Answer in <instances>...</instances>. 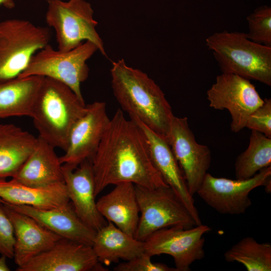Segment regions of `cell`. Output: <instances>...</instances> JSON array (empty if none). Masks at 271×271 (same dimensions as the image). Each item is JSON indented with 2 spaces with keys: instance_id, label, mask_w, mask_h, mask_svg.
<instances>
[{
  "instance_id": "ac0fdd59",
  "label": "cell",
  "mask_w": 271,
  "mask_h": 271,
  "mask_svg": "<svg viewBox=\"0 0 271 271\" xmlns=\"http://www.w3.org/2000/svg\"><path fill=\"white\" fill-rule=\"evenodd\" d=\"M14 210L27 214L63 238L92 246L96 231L87 226L78 216L72 203L41 209L26 205L8 204Z\"/></svg>"
},
{
  "instance_id": "7a4b0ae2",
  "label": "cell",
  "mask_w": 271,
  "mask_h": 271,
  "mask_svg": "<svg viewBox=\"0 0 271 271\" xmlns=\"http://www.w3.org/2000/svg\"><path fill=\"white\" fill-rule=\"evenodd\" d=\"M111 87L121 110L166 138L174 114L159 86L140 70L127 66L123 59L113 62Z\"/></svg>"
},
{
  "instance_id": "ba28073f",
  "label": "cell",
  "mask_w": 271,
  "mask_h": 271,
  "mask_svg": "<svg viewBox=\"0 0 271 271\" xmlns=\"http://www.w3.org/2000/svg\"><path fill=\"white\" fill-rule=\"evenodd\" d=\"M140 218L134 237L144 241L155 232L169 227L190 228L193 217L168 185L149 188L134 185Z\"/></svg>"
},
{
  "instance_id": "ffe728a7",
  "label": "cell",
  "mask_w": 271,
  "mask_h": 271,
  "mask_svg": "<svg viewBox=\"0 0 271 271\" xmlns=\"http://www.w3.org/2000/svg\"><path fill=\"white\" fill-rule=\"evenodd\" d=\"M96 201L97 209L107 221L134 237L140 218L134 184L121 182Z\"/></svg>"
},
{
  "instance_id": "d4e9b609",
  "label": "cell",
  "mask_w": 271,
  "mask_h": 271,
  "mask_svg": "<svg viewBox=\"0 0 271 271\" xmlns=\"http://www.w3.org/2000/svg\"><path fill=\"white\" fill-rule=\"evenodd\" d=\"M269 166H271V138L251 130L247 149L237 157L235 163L236 179L250 178Z\"/></svg>"
},
{
  "instance_id": "5b68a950",
  "label": "cell",
  "mask_w": 271,
  "mask_h": 271,
  "mask_svg": "<svg viewBox=\"0 0 271 271\" xmlns=\"http://www.w3.org/2000/svg\"><path fill=\"white\" fill-rule=\"evenodd\" d=\"M49 29L20 19L0 22V83L18 77L32 57L49 44Z\"/></svg>"
},
{
  "instance_id": "e0dca14e",
  "label": "cell",
  "mask_w": 271,
  "mask_h": 271,
  "mask_svg": "<svg viewBox=\"0 0 271 271\" xmlns=\"http://www.w3.org/2000/svg\"><path fill=\"white\" fill-rule=\"evenodd\" d=\"M14 229L15 262L21 266L52 247L61 237L29 215L17 211L0 200Z\"/></svg>"
},
{
  "instance_id": "d6986e66",
  "label": "cell",
  "mask_w": 271,
  "mask_h": 271,
  "mask_svg": "<svg viewBox=\"0 0 271 271\" xmlns=\"http://www.w3.org/2000/svg\"><path fill=\"white\" fill-rule=\"evenodd\" d=\"M12 179L33 187L64 182L62 165L55 148L38 136L32 152Z\"/></svg>"
},
{
  "instance_id": "f546056e",
  "label": "cell",
  "mask_w": 271,
  "mask_h": 271,
  "mask_svg": "<svg viewBox=\"0 0 271 271\" xmlns=\"http://www.w3.org/2000/svg\"><path fill=\"white\" fill-rule=\"evenodd\" d=\"M15 237L13 224L0 202V254L13 258Z\"/></svg>"
},
{
  "instance_id": "4316f807",
  "label": "cell",
  "mask_w": 271,
  "mask_h": 271,
  "mask_svg": "<svg viewBox=\"0 0 271 271\" xmlns=\"http://www.w3.org/2000/svg\"><path fill=\"white\" fill-rule=\"evenodd\" d=\"M248 31L246 33L251 41L271 47V8L260 7L246 18Z\"/></svg>"
},
{
  "instance_id": "1f68e13d",
  "label": "cell",
  "mask_w": 271,
  "mask_h": 271,
  "mask_svg": "<svg viewBox=\"0 0 271 271\" xmlns=\"http://www.w3.org/2000/svg\"><path fill=\"white\" fill-rule=\"evenodd\" d=\"M0 6L12 9L15 7V0H0Z\"/></svg>"
},
{
  "instance_id": "4fadbf2b",
  "label": "cell",
  "mask_w": 271,
  "mask_h": 271,
  "mask_svg": "<svg viewBox=\"0 0 271 271\" xmlns=\"http://www.w3.org/2000/svg\"><path fill=\"white\" fill-rule=\"evenodd\" d=\"M86 106L70 131L64 154L59 157L62 165L73 169L85 160L91 161L110 120L105 102L95 101Z\"/></svg>"
},
{
  "instance_id": "cb8c5ba5",
  "label": "cell",
  "mask_w": 271,
  "mask_h": 271,
  "mask_svg": "<svg viewBox=\"0 0 271 271\" xmlns=\"http://www.w3.org/2000/svg\"><path fill=\"white\" fill-rule=\"evenodd\" d=\"M44 77L30 76L0 83V119L31 116L32 106Z\"/></svg>"
},
{
  "instance_id": "9c48e42d",
  "label": "cell",
  "mask_w": 271,
  "mask_h": 271,
  "mask_svg": "<svg viewBox=\"0 0 271 271\" xmlns=\"http://www.w3.org/2000/svg\"><path fill=\"white\" fill-rule=\"evenodd\" d=\"M209 106L227 109L231 117V130L238 132L245 127L249 115L263 102L249 80L231 73H222L207 91Z\"/></svg>"
},
{
  "instance_id": "6da1fadb",
  "label": "cell",
  "mask_w": 271,
  "mask_h": 271,
  "mask_svg": "<svg viewBox=\"0 0 271 271\" xmlns=\"http://www.w3.org/2000/svg\"><path fill=\"white\" fill-rule=\"evenodd\" d=\"M96 196L107 186L131 182L149 188L168 186L152 160L141 127L118 109L91 160Z\"/></svg>"
},
{
  "instance_id": "603a6c76",
  "label": "cell",
  "mask_w": 271,
  "mask_h": 271,
  "mask_svg": "<svg viewBox=\"0 0 271 271\" xmlns=\"http://www.w3.org/2000/svg\"><path fill=\"white\" fill-rule=\"evenodd\" d=\"M37 140V138L15 124L0 123V180L15 176Z\"/></svg>"
},
{
  "instance_id": "83f0119b",
  "label": "cell",
  "mask_w": 271,
  "mask_h": 271,
  "mask_svg": "<svg viewBox=\"0 0 271 271\" xmlns=\"http://www.w3.org/2000/svg\"><path fill=\"white\" fill-rule=\"evenodd\" d=\"M271 138V99L266 98L263 103L248 116L245 127Z\"/></svg>"
},
{
  "instance_id": "9a60e30c",
  "label": "cell",
  "mask_w": 271,
  "mask_h": 271,
  "mask_svg": "<svg viewBox=\"0 0 271 271\" xmlns=\"http://www.w3.org/2000/svg\"><path fill=\"white\" fill-rule=\"evenodd\" d=\"M62 171L69 201L77 215L87 226L97 231L107 222L97 208L91 161L85 160L75 169L62 165Z\"/></svg>"
},
{
  "instance_id": "7402d4cb",
  "label": "cell",
  "mask_w": 271,
  "mask_h": 271,
  "mask_svg": "<svg viewBox=\"0 0 271 271\" xmlns=\"http://www.w3.org/2000/svg\"><path fill=\"white\" fill-rule=\"evenodd\" d=\"M99 261L105 265L127 261L145 252L144 242L107 222L96 232L92 245Z\"/></svg>"
},
{
  "instance_id": "7c38bea8",
  "label": "cell",
  "mask_w": 271,
  "mask_h": 271,
  "mask_svg": "<svg viewBox=\"0 0 271 271\" xmlns=\"http://www.w3.org/2000/svg\"><path fill=\"white\" fill-rule=\"evenodd\" d=\"M183 174L189 193H197L211 163L208 147L198 144L186 117L174 115L165 138Z\"/></svg>"
},
{
  "instance_id": "d6a6232c",
  "label": "cell",
  "mask_w": 271,
  "mask_h": 271,
  "mask_svg": "<svg viewBox=\"0 0 271 271\" xmlns=\"http://www.w3.org/2000/svg\"><path fill=\"white\" fill-rule=\"evenodd\" d=\"M263 186L265 187V191L267 193H270L271 192V177H269L267 180V181H266Z\"/></svg>"
},
{
  "instance_id": "52a82bcc",
  "label": "cell",
  "mask_w": 271,
  "mask_h": 271,
  "mask_svg": "<svg viewBox=\"0 0 271 271\" xmlns=\"http://www.w3.org/2000/svg\"><path fill=\"white\" fill-rule=\"evenodd\" d=\"M97 51V46L90 41L67 51L55 50L49 44L32 57L27 68L18 77L40 76L57 80L84 100L80 86L88 77L86 62Z\"/></svg>"
},
{
  "instance_id": "8fae6325",
  "label": "cell",
  "mask_w": 271,
  "mask_h": 271,
  "mask_svg": "<svg viewBox=\"0 0 271 271\" xmlns=\"http://www.w3.org/2000/svg\"><path fill=\"white\" fill-rule=\"evenodd\" d=\"M270 177L271 166L245 180L215 177L207 173L197 193L208 205L220 214H241L252 204L250 192L263 186Z\"/></svg>"
},
{
  "instance_id": "2e32d148",
  "label": "cell",
  "mask_w": 271,
  "mask_h": 271,
  "mask_svg": "<svg viewBox=\"0 0 271 271\" xmlns=\"http://www.w3.org/2000/svg\"><path fill=\"white\" fill-rule=\"evenodd\" d=\"M145 132L153 163L161 177L187 208L196 225L202 224L193 196L189 193L183 174L165 138L140 121L132 119Z\"/></svg>"
},
{
  "instance_id": "484cf974",
  "label": "cell",
  "mask_w": 271,
  "mask_h": 271,
  "mask_svg": "<svg viewBox=\"0 0 271 271\" xmlns=\"http://www.w3.org/2000/svg\"><path fill=\"white\" fill-rule=\"evenodd\" d=\"M224 256L228 262H237L248 271L271 270V244L259 243L252 237L243 238L226 250Z\"/></svg>"
},
{
  "instance_id": "8992f818",
  "label": "cell",
  "mask_w": 271,
  "mask_h": 271,
  "mask_svg": "<svg viewBox=\"0 0 271 271\" xmlns=\"http://www.w3.org/2000/svg\"><path fill=\"white\" fill-rule=\"evenodd\" d=\"M46 1V23L55 31L58 49L67 51L90 41L106 56L90 3L85 0Z\"/></svg>"
},
{
  "instance_id": "5bb4252c",
  "label": "cell",
  "mask_w": 271,
  "mask_h": 271,
  "mask_svg": "<svg viewBox=\"0 0 271 271\" xmlns=\"http://www.w3.org/2000/svg\"><path fill=\"white\" fill-rule=\"evenodd\" d=\"M17 271L107 270L92 246L61 238L52 247L18 266Z\"/></svg>"
},
{
  "instance_id": "3957f363",
  "label": "cell",
  "mask_w": 271,
  "mask_h": 271,
  "mask_svg": "<svg viewBox=\"0 0 271 271\" xmlns=\"http://www.w3.org/2000/svg\"><path fill=\"white\" fill-rule=\"evenodd\" d=\"M86 110L84 100L68 86L44 77L30 117L39 137L65 151L73 126Z\"/></svg>"
},
{
  "instance_id": "44dd1931",
  "label": "cell",
  "mask_w": 271,
  "mask_h": 271,
  "mask_svg": "<svg viewBox=\"0 0 271 271\" xmlns=\"http://www.w3.org/2000/svg\"><path fill=\"white\" fill-rule=\"evenodd\" d=\"M0 199L10 204L41 209L59 207L69 202L64 182L44 187H33L11 179L0 180Z\"/></svg>"
},
{
  "instance_id": "4dcf8cb0",
  "label": "cell",
  "mask_w": 271,
  "mask_h": 271,
  "mask_svg": "<svg viewBox=\"0 0 271 271\" xmlns=\"http://www.w3.org/2000/svg\"><path fill=\"white\" fill-rule=\"evenodd\" d=\"M7 257L6 256L1 255L0 257V271L11 270L7 264Z\"/></svg>"
},
{
  "instance_id": "277c9868",
  "label": "cell",
  "mask_w": 271,
  "mask_h": 271,
  "mask_svg": "<svg viewBox=\"0 0 271 271\" xmlns=\"http://www.w3.org/2000/svg\"><path fill=\"white\" fill-rule=\"evenodd\" d=\"M222 73L271 86V47L249 40L245 33L224 30L206 39Z\"/></svg>"
},
{
  "instance_id": "30bf717a",
  "label": "cell",
  "mask_w": 271,
  "mask_h": 271,
  "mask_svg": "<svg viewBox=\"0 0 271 271\" xmlns=\"http://www.w3.org/2000/svg\"><path fill=\"white\" fill-rule=\"evenodd\" d=\"M211 230L202 223L190 228L180 226L165 228L155 232L144 241L145 252L152 257L170 255L177 271H189L194 262L204 257L203 236Z\"/></svg>"
},
{
  "instance_id": "f1b7e54d",
  "label": "cell",
  "mask_w": 271,
  "mask_h": 271,
  "mask_svg": "<svg viewBox=\"0 0 271 271\" xmlns=\"http://www.w3.org/2000/svg\"><path fill=\"white\" fill-rule=\"evenodd\" d=\"M152 256L145 252L141 255L115 266V271H177L175 267L158 262H153Z\"/></svg>"
}]
</instances>
